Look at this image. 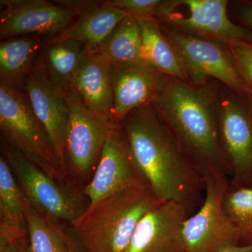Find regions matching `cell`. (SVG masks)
Returning <instances> with one entry per match:
<instances>
[{
  "label": "cell",
  "mask_w": 252,
  "mask_h": 252,
  "mask_svg": "<svg viewBox=\"0 0 252 252\" xmlns=\"http://www.w3.org/2000/svg\"><path fill=\"white\" fill-rule=\"evenodd\" d=\"M121 125L134 163L158 198L178 204L191 216L204 201L203 176L182 152L152 104L134 109Z\"/></svg>",
  "instance_id": "6da1fadb"
},
{
  "label": "cell",
  "mask_w": 252,
  "mask_h": 252,
  "mask_svg": "<svg viewBox=\"0 0 252 252\" xmlns=\"http://www.w3.org/2000/svg\"><path fill=\"white\" fill-rule=\"evenodd\" d=\"M220 84L210 80L194 84L170 77L152 103L162 124L203 177H230L220 144Z\"/></svg>",
  "instance_id": "7a4b0ae2"
},
{
  "label": "cell",
  "mask_w": 252,
  "mask_h": 252,
  "mask_svg": "<svg viewBox=\"0 0 252 252\" xmlns=\"http://www.w3.org/2000/svg\"><path fill=\"white\" fill-rule=\"evenodd\" d=\"M161 203L142 184L89 206L71 228L89 252H124L141 220Z\"/></svg>",
  "instance_id": "3957f363"
},
{
  "label": "cell",
  "mask_w": 252,
  "mask_h": 252,
  "mask_svg": "<svg viewBox=\"0 0 252 252\" xmlns=\"http://www.w3.org/2000/svg\"><path fill=\"white\" fill-rule=\"evenodd\" d=\"M0 152L7 160L23 196L36 211L56 224L71 226L89 206L82 189L55 180L1 137Z\"/></svg>",
  "instance_id": "277c9868"
},
{
  "label": "cell",
  "mask_w": 252,
  "mask_h": 252,
  "mask_svg": "<svg viewBox=\"0 0 252 252\" xmlns=\"http://www.w3.org/2000/svg\"><path fill=\"white\" fill-rule=\"evenodd\" d=\"M0 131L9 145L50 177L74 184L63 170L23 89L0 84Z\"/></svg>",
  "instance_id": "5b68a950"
},
{
  "label": "cell",
  "mask_w": 252,
  "mask_h": 252,
  "mask_svg": "<svg viewBox=\"0 0 252 252\" xmlns=\"http://www.w3.org/2000/svg\"><path fill=\"white\" fill-rule=\"evenodd\" d=\"M69 112L64 167L68 177L79 188H85L97 168L104 144L119 124L110 117L86 108L75 93L65 94Z\"/></svg>",
  "instance_id": "8992f818"
},
{
  "label": "cell",
  "mask_w": 252,
  "mask_h": 252,
  "mask_svg": "<svg viewBox=\"0 0 252 252\" xmlns=\"http://www.w3.org/2000/svg\"><path fill=\"white\" fill-rule=\"evenodd\" d=\"M220 148L233 187H252V99L220 84Z\"/></svg>",
  "instance_id": "52a82bcc"
},
{
  "label": "cell",
  "mask_w": 252,
  "mask_h": 252,
  "mask_svg": "<svg viewBox=\"0 0 252 252\" xmlns=\"http://www.w3.org/2000/svg\"><path fill=\"white\" fill-rule=\"evenodd\" d=\"M228 0H162L154 18L174 31L220 41L252 43L245 28L228 17Z\"/></svg>",
  "instance_id": "ba28073f"
},
{
  "label": "cell",
  "mask_w": 252,
  "mask_h": 252,
  "mask_svg": "<svg viewBox=\"0 0 252 252\" xmlns=\"http://www.w3.org/2000/svg\"><path fill=\"white\" fill-rule=\"evenodd\" d=\"M161 28L180 55L190 83L216 81L252 98L236 60L226 44L180 32L162 25Z\"/></svg>",
  "instance_id": "9c48e42d"
},
{
  "label": "cell",
  "mask_w": 252,
  "mask_h": 252,
  "mask_svg": "<svg viewBox=\"0 0 252 252\" xmlns=\"http://www.w3.org/2000/svg\"><path fill=\"white\" fill-rule=\"evenodd\" d=\"M204 180L203 203L184 223L187 252H215L228 245H239L236 230L227 220L222 207L230 185L228 178L207 176Z\"/></svg>",
  "instance_id": "30bf717a"
},
{
  "label": "cell",
  "mask_w": 252,
  "mask_h": 252,
  "mask_svg": "<svg viewBox=\"0 0 252 252\" xmlns=\"http://www.w3.org/2000/svg\"><path fill=\"white\" fill-rule=\"evenodd\" d=\"M0 10L1 41L31 34L51 39L77 18L70 8L45 0H1Z\"/></svg>",
  "instance_id": "8fae6325"
},
{
  "label": "cell",
  "mask_w": 252,
  "mask_h": 252,
  "mask_svg": "<svg viewBox=\"0 0 252 252\" xmlns=\"http://www.w3.org/2000/svg\"><path fill=\"white\" fill-rule=\"evenodd\" d=\"M147 184L129 152L122 125H117L104 144L98 165L84 194L89 206L135 186Z\"/></svg>",
  "instance_id": "7c38bea8"
},
{
  "label": "cell",
  "mask_w": 252,
  "mask_h": 252,
  "mask_svg": "<svg viewBox=\"0 0 252 252\" xmlns=\"http://www.w3.org/2000/svg\"><path fill=\"white\" fill-rule=\"evenodd\" d=\"M23 90L36 119L45 131L63 170L67 174L64 167V149L69 112L65 94L51 82L39 60L25 79Z\"/></svg>",
  "instance_id": "4fadbf2b"
},
{
  "label": "cell",
  "mask_w": 252,
  "mask_h": 252,
  "mask_svg": "<svg viewBox=\"0 0 252 252\" xmlns=\"http://www.w3.org/2000/svg\"><path fill=\"white\" fill-rule=\"evenodd\" d=\"M110 75L114 93L111 119L119 125L134 109L152 104L170 77L146 63H111Z\"/></svg>",
  "instance_id": "5bb4252c"
},
{
  "label": "cell",
  "mask_w": 252,
  "mask_h": 252,
  "mask_svg": "<svg viewBox=\"0 0 252 252\" xmlns=\"http://www.w3.org/2000/svg\"><path fill=\"white\" fill-rule=\"evenodd\" d=\"M188 217L178 204L162 202L141 220L124 252H187L183 226Z\"/></svg>",
  "instance_id": "9a60e30c"
},
{
  "label": "cell",
  "mask_w": 252,
  "mask_h": 252,
  "mask_svg": "<svg viewBox=\"0 0 252 252\" xmlns=\"http://www.w3.org/2000/svg\"><path fill=\"white\" fill-rule=\"evenodd\" d=\"M111 63L99 51H87L74 77L71 91L92 112L111 118L114 93Z\"/></svg>",
  "instance_id": "2e32d148"
},
{
  "label": "cell",
  "mask_w": 252,
  "mask_h": 252,
  "mask_svg": "<svg viewBox=\"0 0 252 252\" xmlns=\"http://www.w3.org/2000/svg\"><path fill=\"white\" fill-rule=\"evenodd\" d=\"M128 14L114 7L109 1H102L90 12L78 16L67 29L44 43L54 44L74 39L80 41L88 51H98L99 47L112 32L118 23Z\"/></svg>",
  "instance_id": "e0dca14e"
},
{
  "label": "cell",
  "mask_w": 252,
  "mask_h": 252,
  "mask_svg": "<svg viewBox=\"0 0 252 252\" xmlns=\"http://www.w3.org/2000/svg\"><path fill=\"white\" fill-rule=\"evenodd\" d=\"M44 43L36 35L15 36L0 43V84L23 89L28 74L35 67Z\"/></svg>",
  "instance_id": "ac0fdd59"
},
{
  "label": "cell",
  "mask_w": 252,
  "mask_h": 252,
  "mask_svg": "<svg viewBox=\"0 0 252 252\" xmlns=\"http://www.w3.org/2000/svg\"><path fill=\"white\" fill-rule=\"evenodd\" d=\"M137 19L141 28L142 54L145 62L168 77L190 83L180 55L157 18Z\"/></svg>",
  "instance_id": "d6986e66"
},
{
  "label": "cell",
  "mask_w": 252,
  "mask_h": 252,
  "mask_svg": "<svg viewBox=\"0 0 252 252\" xmlns=\"http://www.w3.org/2000/svg\"><path fill=\"white\" fill-rule=\"evenodd\" d=\"M87 51L82 43L74 39L54 44L44 43L39 63L51 82L65 94L70 91Z\"/></svg>",
  "instance_id": "ffe728a7"
},
{
  "label": "cell",
  "mask_w": 252,
  "mask_h": 252,
  "mask_svg": "<svg viewBox=\"0 0 252 252\" xmlns=\"http://www.w3.org/2000/svg\"><path fill=\"white\" fill-rule=\"evenodd\" d=\"M98 51L111 63H146L138 20L130 15L124 18L102 43Z\"/></svg>",
  "instance_id": "44dd1931"
},
{
  "label": "cell",
  "mask_w": 252,
  "mask_h": 252,
  "mask_svg": "<svg viewBox=\"0 0 252 252\" xmlns=\"http://www.w3.org/2000/svg\"><path fill=\"white\" fill-rule=\"evenodd\" d=\"M24 198V211L32 252H69L64 227L43 216Z\"/></svg>",
  "instance_id": "7402d4cb"
},
{
  "label": "cell",
  "mask_w": 252,
  "mask_h": 252,
  "mask_svg": "<svg viewBox=\"0 0 252 252\" xmlns=\"http://www.w3.org/2000/svg\"><path fill=\"white\" fill-rule=\"evenodd\" d=\"M0 227L27 230L24 198L7 160L0 155Z\"/></svg>",
  "instance_id": "603a6c76"
},
{
  "label": "cell",
  "mask_w": 252,
  "mask_h": 252,
  "mask_svg": "<svg viewBox=\"0 0 252 252\" xmlns=\"http://www.w3.org/2000/svg\"><path fill=\"white\" fill-rule=\"evenodd\" d=\"M222 207L227 220L236 230L239 245H252V187L229 185Z\"/></svg>",
  "instance_id": "cb8c5ba5"
},
{
  "label": "cell",
  "mask_w": 252,
  "mask_h": 252,
  "mask_svg": "<svg viewBox=\"0 0 252 252\" xmlns=\"http://www.w3.org/2000/svg\"><path fill=\"white\" fill-rule=\"evenodd\" d=\"M233 53L240 72L248 85L252 98V44L244 41H231L226 43Z\"/></svg>",
  "instance_id": "d4e9b609"
},
{
  "label": "cell",
  "mask_w": 252,
  "mask_h": 252,
  "mask_svg": "<svg viewBox=\"0 0 252 252\" xmlns=\"http://www.w3.org/2000/svg\"><path fill=\"white\" fill-rule=\"evenodd\" d=\"M109 4L136 18L154 17L162 0H112Z\"/></svg>",
  "instance_id": "484cf974"
},
{
  "label": "cell",
  "mask_w": 252,
  "mask_h": 252,
  "mask_svg": "<svg viewBox=\"0 0 252 252\" xmlns=\"http://www.w3.org/2000/svg\"><path fill=\"white\" fill-rule=\"evenodd\" d=\"M0 252H32L28 230L0 227Z\"/></svg>",
  "instance_id": "4316f807"
},
{
  "label": "cell",
  "mask_w": 252,
  "mask_h": 252,
  "mask_svg": "<svg viewBox=\"0 0 252 252\" xmlns=\"http://www.w3.org/2000/svg\"><path fill=\"white\" fill-rule=\"evenodd\" d=\"M230 9L238 21L252 36V0H240L229 3Z\"/></svg>",
  "instance_id": "83f0119b"
},
{
  "label": "cell",
  "mask_w": 252,
  "mask_h": 252,
  "mask_svg": "<svg viewBox=\"0 0 252 252\" xmlns=\"http://www.w3.org/2000/svg\"><path fill=\"white\" fill-rule=\"evenodd\" d=\"M64 233L69 252H89L77 238L71 226H64Z\"/></svg>",
  "instance_id": "f1b7e54d"
},
{
  "label": "cell",
  "mask_w": 252,
  "mask_h": 252,
  "mask_svg": "<svg viewBox=\"0 0 252 252\" xmlns=\"http://www.w3.org/2000/svg\"><path fill=\"white\" fill-rule=\"evenodd\" d=\"M215 252H252V245H248V246L238 245H228Z\"/></svg>",
  "instance_id": "f546056e"
}]
</instances>
